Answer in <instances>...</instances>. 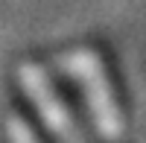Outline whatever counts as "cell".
<instances>
[{"instance_id":"obj_1","label":"cell","mask_w":146,"mask_h":143,"mask_svg":"<svg viewBox=\"0 0 146 143\" xmlns=\"http://www.w3.org/2000/svg\"><path fill=\"white\" fill-rule=\"evenodd\" d=\"M64 70L76 79V85L85 97V105L94 117V126L102 137L114 140L123 134V114H120V105L114 99L111 82L105 76V67L100 62V56L91 50H73L62 58Z\"/></svg>"},{"instance_id":"obj_3","label":"cell","mask_w":146,"mask_h":143,"mask_svg":"<svg viewBox=\"0 0 146 143\" xmlns=\"http://www.w3.org/2000/svg\"><path fill=\"white\" fill-rule=\"evenodd\" d=\"M6 134H9V143H38V137L32 134V128L23 120H18V117H12L6 123Z\"/></svg>"},{"instance_id":"obj_2","label":"cell","mask_w":146,"mask_h":143,"mask_svg":"<svg viewBox=\"0 0 146 143\" xmlns=\"http://www.w3.org/2000/svg\"><path fill=\"white\" fill-rule=\"evenodd\" d=\"M18 82H21V88L27 91V97L35 105V111L41 114L44 126L50 128L62 143H73V137H76L73 120H70L67 108L62 105V99H58V93L53 91L47 73L38 64H21L18 67Z\"/></svg>"}]
</instances>
